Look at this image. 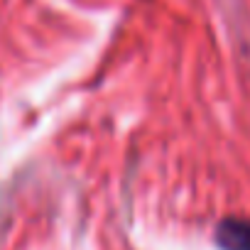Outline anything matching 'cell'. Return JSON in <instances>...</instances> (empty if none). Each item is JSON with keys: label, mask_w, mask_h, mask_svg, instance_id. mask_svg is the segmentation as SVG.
Returning a JSON list of instances; mask_svg holds the SVG:
<instances>
[{"label": "cell", "mask_w": 250, "mask_h": 250, "mask_svg": "<svg viewBox=\"0 0 250 250\" xmlns=\"http://www.w3.org/2000/svg\"><path fill=\"white\" fill-rule=\"evenodd\" d=\"M216 245L221 250H250V221L226 218L216 228Z\"/></svg>", "instance_id": "obj_1"}]
</instances>
